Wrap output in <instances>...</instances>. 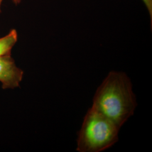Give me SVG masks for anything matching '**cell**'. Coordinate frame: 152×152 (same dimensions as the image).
<instances>
[{"label": "cell", "instance_id": "2", "mask_svg": "<svg viewBox=\"0 0 152 152\" xmlns=\"http://www.w3.org/2000/svg\"><path fill=\"white\" fill-rule=\"evenodd\" d=\"M120 128L93 108L85 115L79 131L76 150L80 152H100L118 140Z\"/></svg>", "mask_w": 152, "mask_h": 152}, {"label": "cell", "instance_id": "1", "mask_svg": "<svg viewBox=\"0 0 152 152\" xmlns=\"http://www.w3.org/2000/svg\"><path fill=\"white\" fill-rule=\"evenodd\" d=\"M136 106L129 77L124 72L112 71L98 87L92 108L121 128L133 115Z\"/></svg>", "mask_w": 152, "mask_h": 152}, {"label": "cell", "instance_id": "6", "mask_svg": "<svg viewBox=\"0 0 152 152\" xmlns=\"http://www.w3.org/2000/svg\"><path fill=\"white\" fill-rule=\"evenodd\" d=\"M2 1H3V0H0V14L1 13V5H2ZM12 1L14 4V5H18L21 2L22 0H12Z\"/></svg>", "mask_w": 152, "mask_h": 152}, {"label": "cell", "instance_id": "3", "mask_svg": "<svg viewBox=\"0 0 152 152\" xmlns=\"http://www.w3.org/2000/svg\"><path fill=\"white\" fill-rule=\"evenodd\" d=\"M23 74V71L16 66L11 55L0 56V82L2 88L19 87Z\"/></svg>", "mask_w": 152, "mask_h": 152}, {"label": "cell", "instance_id": "5", "mask_svg": "<svg viewBox=\"0 0 152 152\" xmlns=\"http://www.w3.org/2000/svg\"><path fill=\"white\" fill-rule=\"evenodd\" d=\"M145 5L147 6V9H148L149 12L152 16V0H142Z\"/></svg>", "mask_w": 152, "mask_h": 152}, {"label": "cell", "instance_id": "4", "mask_svg": "<svg viewBox=\"0 0 152 152\" xmlns=\"http://www.w3.org/2000/svg\"><path fill=\"white\" fill-rule=\"evenodd\" d=\"M18 41L15 29H11L5 36L0 38V56L11 55V51Z\"/></svg>", "mask_w": 152, "mask_h": 152}]
</instances>
